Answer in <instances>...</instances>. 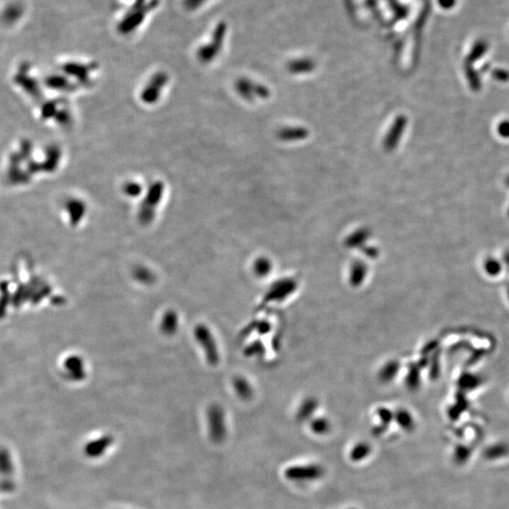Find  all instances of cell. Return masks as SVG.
<instances>
[{
  "label": "cell",
  "mask_w": 509,
  "mask_h": 509,
  "mask_svg": "<svg viewBox=\"0 0 509 509\" xmlns=\"http://www.w3.org/2000/svg\"><path fill=\"white\" fill-rule=\"evenodd\" d=\"M95 70L96 66L90 64H72L68 66V71L71 73L72 76H74L81 84L84 85L90 84L92 81L91 75Z\"/></svg>",
  "instance_id": "8"
},
{
  "label": "cell",
  "mask_w": 509,
  "mask_h": 509,
  "mask_svg": "<svg viewBox=\"0 0 509 509\" xmlns=\"http://www.w3.org/2000/svg\"><path fill=\"white\" fill-rule=\"evenodd\" d=\"M206 0H186L185 1V5L188 9H196L198 8L200 5H202V3H204Z\"/></svg>",
  "instance_id": "14"
},
{
  "label": "cell",
  "mask_w": 509,
  "mask_h": 509,
  "mask_svg": "<svg viewBox=\"0 0 509 509\" xmlns=\"http://www.w3.org/2000/svg\"><path fill=\"white\" fill-rule=\"evenodd\" d=\"M168 81L169 77L166 73L159 72L154 74L141 92V100L146 105L157 103L164 88L166 87Z\"/></svg>",
  "instance_id": "2"
},
{
  "label": "cell",
  "mask_w": 509,
  "mask_h": 509,
  "mask_svg": "<svg viewBox=\"0 0 509 509\" xmlns=\"http://www.w3.org/2000/svg\"><path fill=\"white\" fill-rule=\"evenodd\" d=\"M178 327V317L175 311H167L163 315L160 328L164 334L172 335L175 333Z\"/></svg>",
  "instance_id": "9"
},
{
  "label": "cell",
  "mask_w": 509,
  "mask_h": 509,
  "mask_svg": "<svg viewBox=\"0 0 509 509\" xmlns=\"http://www.w3.org/2000/svg\"><path fill=\"white\" fill-rule=\"evenodd\" d=\"M195 339L204 351L207 360L210 364H216L219 360V354L214 338L207 326L199 325L194 330Z\"/></svg>",
  "instance_id": "3"
},
{
  "label": "cell",
  "mask_w": 509,
  "mask_h": 509,
  "mask_svg": "<svg viewBox=\"0 0 509 509\" xmlns=\"http://www.w3.org/2000/svg\"><path fill=\"white\" fill-rule=\"evenodd\" d=\"M67 212L71 223L76 225L82 221L87 212V206L84 201L78 198H73L67 203Z\"/></svg>",
  "instance_id": "7"
},
{
  "label": "cell",
  "mask_w": 509,
  "mask_h": 509,
  "mask_svg": "<svg viewBox=\"0 0 509 509\" xmlns=\"http://www.w3.org/2000/svg\"><path fill=\"white\" fill-rule=\"evenodd\" d=\"M134 278L139 282L143 283V284L152 283L154 281V279H155L151 271L148 270L145 267H138L137 269H135V271H134Z\"/></svg>",
  "instance_id": "12"
},
{
  "label": "cell",
  "mask_w": 509,
  "mask_h": 509,
  "mask_svg": "<svg viewBox=\"0 0 509 509\" xmlns=\"http://www.w3.org/2000/svg\"><path fill=\"white\" fill-rule=\"evenodd\" d=\"M122 190L124 194H126L127 197L136 198L143 193V188L142 184L134 180H129L123 185Z\"/></svg>",
  "instance_id": "10"
},
{
  "label": "cell",
  "mask_w": 509,
  "mask_h": 509,
  "mask_svg": "<svg viewBox=\"0 0 509 509\" xmlns=\"http://www.w3.org/2000/svg\"><path fill=\"white\" fill-rule=\"evenodd\" d=\"M439 5L445 9L453 8L455 3V0H438Z\"/></svg>",
  "instance_id": "15"
},
{
  "label": "cell",
  "mask_w": 509,
  "mask_h": 509,
  "mask_svg": "<svg viewBox=\"0 0 509 509\" xmlns=\"http://www.w3.org/2000/svg\"><path fill=\"white\" fill-rule=\"evenodd\" d=\"M369 453H370L369 446L367 444H358L352 450L350 456L353 460H361L365 458Z\"/></svg>",
  "instance_id": "13"
},
{
  "label": "cell",
  "mask_w": 509,
  "mask_h": 509,
  "mask_svg": "<svg viewBox=\"0 0 509 509\" xmlns=\"http://www.w3.org/2000/svg\"><path fill=\"white\" fill-rule=\"evenodd\" d=\"M235 88L239 96L246 100L254 99V96H267V90L265 88L254 86V83L250 82L249 80H239L235 84Z\"/></svg>",
  "instance_id": "6"
},
{
  "label": "cell",
  "mask_w": 509,
  "mask_h": 509,
  "mask_svg": "<svg viewBox=\"0 0 509 509\" xmlns=\"http://www.w3.org/2000/svg\"><path fill=\"white\" fill-rule=\"evenodd\" d=\"M68 369L76 378L81 379L85 376L83 361L79 358H72L68 363Z\"/></svg>",
  "instance_id": "11"
},
{
  "label": "cell",
  "mask_w": 509,
  "mask_h": 509,
  "mask_svg": "<svg viewBox=\"0 0 509 509\" xmlns=\"http://www.w3.org/2000/svg\"><path fill=\"white\" fill-rule=\"evenodd\" d=\"M223 32H222L221 28L218 29L211 38L210 43L206 44L199 48L197 51V58L199 61L203 64L210 63L215 57L218 55L220 48L222 47V41H223Z\"/></svg>",
  "instance_id": "5"
},
{
  "label": "cell",
  "mask_w": 509,
  "mask_h": 509,
  "mask_svg": "<svg viewBox=\"0 0 509 509\" xmlns=\"http://www.w3.org/2000/svg\"><path fill=\"white\" fill-rule=\"evenodd\" d=\"M164 191L165 185L159 180L153 182L148 187L138 210V220L143 225H148L154 221Z\"/></svg>",
  "instance_id": "1"
},
{
  "label": "cell",
  "mask_w": 509,
  "mask_h": 509,
  "mask_svg": "<svg viewBox=\"0 0 509 509\" xmlns=\"http://www.w3.org/2000/svg\"><path fill=\"white\" fill-rule=\"evenodd\" d=\"M324 469L318 465H298L286 469L285 476L294 482H311L322 477Z\"/></svg>",
  "instance_id": "4"
}]
</instances>
